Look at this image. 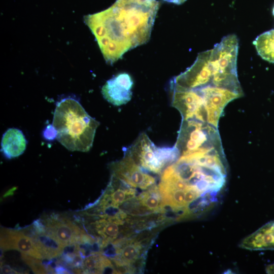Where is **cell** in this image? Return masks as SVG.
<instances>
[{
  "label": "cell",
  "instance_id": "3957f363",
  "mask_svg": "<svg viewBox=\"0 0 274 274\" xmlns=\"http://www.w3.org/2000/svg\"><path fill=\"white\" fill-rule=\"evenodd\" d=\"M52 125L57 131V140L67 150L88 152L99 123L78 100L67 97L56 104Z\"/></svg>",
  "mask_w": 274,
  "mask_h": 274
},
{
  "label": "cell",
  "instance_id": "8992f818",
  "mask_svg": "<svg viewBox=\"0 0 274 274\" xmlns=\"http://www.w3.org/2000/svg\"><path fill=\"white\" fill-rule=\"evenodd\" d=\"M111 167L112 175L131 187L146 189L155 182L152 176L141 169L127 150L123 159L112 163Z\"/></svg>",
  "mask_w": 274,
  "mask_h": 274
},
{
  "label": "cell",
  "instance_id": "7402d4cb",
  "mask_svg": "<svg viewBox=\"0 0 274 274\" xmlns=\"http://www.w3.org/2000/svg\"><path fill=\"white\" fill-rule=\"evenodd\" d=\"M272 13H273V15H274V7H273V8Z\"/></svg>",
  "mask_w": 274,
  "mask_h": 274
},
{
  "label": "cell",
  "instance_id": "7a4b0ae2",
  "mask_svg": "<svg viewBox=\"0 0 274 274\" xmlns=\"http://www.w3.org/2000/svg\"><path fill=\"white\" fill-rule=\"evenodd\" d=\"M238 50L236 35L224 37L213 49L199 53L191 66L174 77L169 88L199 92L221 88L243 95L237 74Z\"/></svg>",
  "mask_w": 274,
  "mask_h": 274
},
{
  "label": "cell",
  "instance_id": "2e32d148",
  "mask_svg": "<svg viewBox=\"0 0 274 274\" xmlns=\"http://www.w3.org/2000/svg\"><path fill=\"white\" fill-rule=\"evenodd\" d=\"M124 246L117 248V254L121 261L130 264L136 261L140 254L141 245L135 241L126 242Z\"/></svg>",
  "mask_w": 274,
  "mask_h": 274
},
{
  "label": "cell",
  "instance_id": "44dd1931",
  "mask_svg": "<svg viewBox=\"0 0 274 274\" xmlns=\"http://www.w3.org/2000/svg\"><path fill=\"white\" fill-rule=\"evenodd\" d=\"M163 1L169 2V3H174L175 4L180 5L185 2L186 0H163Z\"/></svg>",
  "mask_w": 274,
  "mask_h": 274
},
{
  "label": "cell",
  "instance_id": "e0dca14e",
  "mask_svg": "<svg viewBox=\"0 0 274 274\" xmlns=\"http://www.w3.org/2000/svg\"><path fill=\"white\" fill-rule=\"evenodd\" d=\"M21 258L26 264L30 267L36 273H46L47 271L44 263L40 259L29 256L24 253L21 254Z\"/></svg>",
  "mask_w": 274,
  "mask_h": 274
},
{
  "label": "cell",
  "instance_id": "ffe728a7",
  "mask_svg": "<svg viewBox=\"0 0 274 274\" xmlns=\"http://www.w3.org/2000/svg\"><path fill=\"white\" fill-rule=\"evenodd\" d=\"M267 273H274V263L268 265L266 268Z\"/></svg>",
  "mask_w": 274,
  "mask_h": 274
},
{
  "label": "cell",
  "instance_id": "4fadbf2b",
  "mask_svg": "<svg viewBox=\"0 0 274 274\" xmlns=\"http://www.w3.org/2000/svg\"><path fill=\"white\" fill-rule=\"evenodd\" d=\"M43 259L56 258L62 255L65 247L54 236L46 232L32 236Z\"/></svg>",
  "mask_w": 274,
  "mask_h": 274
},
{
  "label": "cell",
  "instance_id": "52a82bcc",
  "mask_svg": "<svg viewBox=\"0 0 274 274\" xmlns=\"http://www.w3.org/2000/svg\"><path fill=\"white\" fill-rule=\"evenodd\" d=\"M172 105L181 113L182 120L195 119L207 122V113L202 99L195 93L169 89Z\"/></svg>",
  "mask_w": 274,
  "mask_h": 274
},
{
  "label": "cell",
  "instance_id": "8fae6325",
  "mask_svg": "<svg viewBox=\"0 0 274 274\" xmlns=\"http://www.w3.org/2000/svg\"><path fill=\"white\" fill-rule=\"evenodd\" d=\"M239 247L252 251L274 250V220L270 221L245 237Z\"/></svg>",
  "mask_w": 274,
  "mask_h": 274
},
{
  "label": "cell",
  "instance_id": "9c48e42d",
  "mask_svg": "<svg viewBox=\"0 0 274 274\" xmlns=\"http://www.w3.org/2000/svg\"><path fill=\"white\" fill-rule=\"evenodd\" d=\"M1 248L4 251L15 250L36 258L43 259L33 238L22 230L2 228Z\"/></svg>",
  "mask_w": 274,
  "mask_h": 274
},
{
  "label": "cell",
  "instance_id": "ac0fdd59",
  "mask_svg": "<svg viewBox=\"0 0 274 274\" xmlns=\"http://www.w3.org/2000/svg\"><path fill=\"white\" fill-rule=\"evenodd\" d=\"M44 138L48 140H53L57 136V131L52 124L48 125L43 131Z\"/></svg>",
  "mask_w": 274,
  "mask_h": 274
},
{
  "label": "cell",
  "instance_id": "9a60e30c",
  "mask_svg": "<svg viewBox=\"0 0 274 274\" xmlns=\"http://www.w3.org/2000/svg\"><path fill=\"white\" fill-rule=\"evenodd\" d=\"M158 188L143 192L137 197L141 204L149 211L162 210L165 206Z\"/></svg>",
  "mask_w": 274,
  "mask_h": 274
},
{
  "label": "cell",
  "instance_id": "5bb4252c",
  "mask_svg": "<svg viewBox=\"0 0 274 274\" xmlns=\"http://www.w3.org/2000/svg\"><path fill=\"white\" fill-rule=\"evenodd\" d=\"M253 44L262 59L274 63V29L266 31L258 36Z\"/></svg>",
  "mask_w": 274,
  "mask_h": 274
},
{
  "label": "cell",
  "instance_id": "ba28073f",
  "mask_svg": "<svg viewBox=\"0 0 274 274\" xmlns=\"http://www.w3.org/2000/svg\"><path fill=\"white\" fill-rule=\"evenodd\" d=\"M46 232L54 236L64 247L79 243L85 231L66 218L52 214L43 219Z\"/></svg>",
  "mask_w": 274,
  "mask_h": 274
},
{
  "label": "cell",
  "instance_id": "30bf717a",
  "mask_svg": "<svg viewBox=\"0 0 274 274\" xmlns=\"http://www.w3.org/2000/svg\"><path fill=\"white\" fill-rule=\"evenodd\" d=\"M133 84V80L128 74L120 73L106 82L102 87L101 92L109 102L120 106L131 99Z\"/></svg>",
  "mask_w": 274,
  "mask_h": 274
},
{
  "label": "cell",
  "instance_id": "7c38bea8",
  "mask_svg": "<svg viewBox=\"0 0 274 274\" xmlns=\"http://www.w3.org/2000/svg\"><path fill=\"white\" fill-rule=\"evenodd\" d=\"M27 141L22 132L15 128L8 129L3 135L2 151L9 159L19 156L25 151Z\"/></svg>",
  "mask_w": 274,
  "mask_h": 274
},
{
  "label": "cell",
  "instance_id": "6da1fadb",
  "mask_svg": "<svg viewBox=\"0 0 274 274\" xmlns=\"http://www.w3.org/2000/svg\"><path fill=\"white\" fill-rule=\"evenodd\" d=\"M159 8L156 0H116L109 8L84 16L106 62L147 43Z\"/></svg>",
  "mask_w": 274,
  "mask_h": 274
},
{
  "label": "cell",
  "instance_id": "277c9868",
  "mask_svg": "<svg viewBox=\"0 0 274 274\" xmlns=\"http://www.w3.org/2000/svg\"><path fill=\"white\" fill-rule=\"evenodd\" d=\"M175 147L182 155L222 145L217 128L207 122L190 119L182 120Z\"/></svg>",
  "mask_w": 274,
  "mask_h": 274
},
{
  "label": "cell",
  "instance_id": "5b68a950",
  "mask_svg": "<svg viewBox=\"0 0 274 274\" xmlns=\"http://www.w3.org/2000/svg\"><path fill=\"white\" fill-rule=\"evenodd\" d=\"M126 150L138 164L156 174L161 173L165 165L175 163L180 156L175 146L157 147L145 133H141Z\"/></svg>",
  "mask_w": 274,
  "mask_h": 274
},
{
  "label": "cell",
  "instance_id": "d6986e66",
  "mask_svg": "<svg viewBox=\"0 0 274 274\" xmlns=\"http://www.w3.org/2000/svg\"><path fill=\"white\" fill-rule=\"evenodd\" d=\"M1 272L3 273H20V272L15 270L8 265H1Z\"/></svg>",
  "mask_w": 274,
  "mask_h": 274
}]
</instances>
